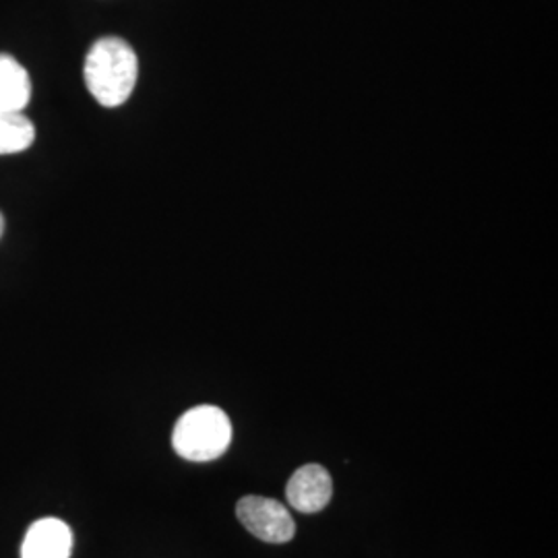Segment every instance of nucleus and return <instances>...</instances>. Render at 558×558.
Returning a JSON list of instances; mask_svg holds the SVG:
<instances>
[{
    "mask_svg": "<svg viewBox=\"0 0 558 558\" xmlns=\"http://www.w3.org/2000/svg\"><path fill=\"white\" fill-rule=\"evenodd\" d=\"M71 527L60 519L44 518L29 525L21 544V558H71Z\"/></svg>",
    "mask_w": 558,
    "mask_h": 558,
    "instance_id": "39448f33",
    "label": "nucleus"
},
{
    "mask_svg": "<svg viewBox=\"0 0 558 558\" xmlns=\"http://www.w3.org/2000/svg\"><path fill=\"white\" fill-rule=\"evenodd\" d=\"M36 140L34 122L21 112H0V156L21 154Z\"/></svg>",
    "mask_w": 558,
    "mask_h": 558,
    "instance_id": "0eeeda50",
    "label": "nucleus"
},
{
    "mask_svg": "<svg viewBox=\"0 0 558 558\" xmlns=\"http://www.w3.org/2000/svg\"><path fill=\"white\" fill-rule=\"evenodd\" d=\"M137 54L129 41L120 38H101L85 57V85L104 108H119L129 100L137 85Z\"/></svg>",
    "mask_w": 558,
    "mask_h": 558,
    "instance_id": "f257e3e1",
    "label": "nucleus"
},
{
    "mask_svg": "<svg viewBox=\"0 0 558 558\" xmlns=\"http://www.w3.org/2000/svg\"><path fill=\"white\" fill-rule=\"evenodd\" d=\"M32 100V81L25 66L0 54V112H21Z\"/></svg>",
    "mask_w": 558,
    "mask_h": 558,
    "instance_id": "423d86ee",
    "label": "nucleus"
},
{
    "mask_svg": "<svg viewBox=\"0 0 558 558\" xmlns=\"http://www.w3.org/2000/svg\"><path fill=\"white\" fill-rule=\"evenodd\" d=\"M236 515L246 532H251L260 542L286 544L296 534V523L290 511L276 499L248 495L239 500Z\"/></svg>",
    "mask_w": 558,
    "mask_h": 558,
    "instance_id": "7ed1b4c3",
    "label": "nucleus"
},
{
    "mask_svg": "<svg viewBox=\"0 0 558 558\" xmlns=\"http://www.w3.org/2000/svg\"><path fill=\"white\" fill-rule=\"evenodd\" d=\"M288 502L300 513H319L333 497V482L319 463L302 465L286 486Z\"/></svg>",
    "mask_w": 558,
    "mask_h": 558,
    "instance_id": "20e7f679",
    "label": "nucleus"
},
{
    "mask_svg": "<svg viewBox=\"0 0 558 558\" xmlns=\"http://www.w3.org/2000/svg\"><path fill=\"white\" fill-rule=\"evenodd\" d=\"M232 442V422L216 405H197L180 416L172 447L186 461H214L221 458Z\"/></svg>",
    "mask_w": 558,
    "mask_h": 558,
    "instance_id": "f03ea898",
    "label": "nucleus"
},
{
    "mask_svg": "<svg viewBox=\"0 0 558 558\" xmlns=\"http://www.w3.org/2000/svg\"><path fill=\"white\" fill-rule=\"evenodd\" d=\"M2 232H4V220H2V214H0V236H2Z\"/></svg>",
    "mask_w": 558,
    "mask_h": 558,
    "instance_id": "6e6552de",
    "label": "nucleus"
}]
</instances>
